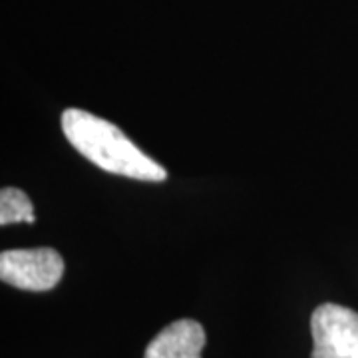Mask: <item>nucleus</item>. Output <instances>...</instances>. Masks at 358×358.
<instances>
[{"mask_svg":"<svg viewBox=\"0 0 358 358\" xmlns=\"http://www.w3.org/2000/svg\"><path fill=\"white\" fill-rule=\"evenodd\" d=\"M60 126L66 140L94 166L140 181H164L167 169L145 155L122 129L86 110L68 108Z\"/></svg>","mask_w":358,"mask_h":358,"instance_id":"f257e3e1","label":"nucleus"},{"mask_svg":"<svg viewBox=\"0 0 358 358\" xmlns=\"http://www.w3.org/2000/svg\"><path fill=\"white\" fill-rule=\"evenodd\" d=\"M64 275V259L50 247L10 249L0 253V279L22 291L44 293Z\"/></svg>","mask_w":358,"mask_h":358,"instance_id":"f03ea898","label":"nucleus"},{"mask_svg":"<svg viewBox=\"0 0 358 358\" xmlns=\"http://www.w3.org/2000/svg\"><path fill=\"white\" fill-rule=\"evenodd\" d=\"M313 355L310 358H358V313L324 303L310 317Z\"/></svg>","mask_w":358,"mask_h":358,"instance_id":"7ed1b4c3","label":"nucleus"},{"mask_svg":"<svg viewBox=\"0 0 358 358\" xmlns=\"http://www.w3.org/2000/svg\"><path fill=\"white\" fill-rule=\"evenodd\" d=\"M203 346V327L197 320L181 319L155 334L143 358H201Z\"/></svg>","mask_w":358,"mask_h":358,"instance_id":"20e7f679","label":"nucleus"},{"mask_svg":"<svg viewBox=\"0 0 358 358\" xmlns=\"http://www.w3.org/2000/svg\"><path fill=\"white\" fill-rule=\"evenodd\" d=\"M34 223V205L30 197L18 187H4L0 192V225L10 223Z\"/></svg>","mask_w":358,"mask_h":358,"instance_id":"39448f33","label":"nucleus"}]
</instances>
